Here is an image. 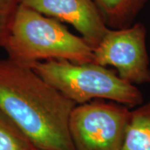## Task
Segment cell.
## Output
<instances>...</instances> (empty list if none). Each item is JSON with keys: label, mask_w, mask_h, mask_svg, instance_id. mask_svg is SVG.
Here are the masks:
<instances>
[{"label": "cell", "mask_w": 150, "mask_h": 150, "mask_svg": "<svg viewBox=\"0 0 150 150\" xmlns=\"http://www.w3.org/2000/svg\"><path fill=\"white\" fill-rule=\"evenodd\" d=\"M145 26L138 23L120 29L108 28L93 48V63L112 66L118 76L134 85L150 83Z\"/></svg>", "instance_id": "5"}, {"label": "cell", "mask_w": 150, "mask_h": 150, "mask_svg": "<svg viewBox=\"0 0 150 150\" xmlns=\"http://www.w3.org/2000/svg\"><path fill=\"white\" fill-rule=\"evenodd\" d=\"M26 135L0 111V150H35Z\"/></svg>", "instance_id": "9"}, {"label": "cell", "mask_w": 150, "mask_h": 150, "mask_svg": "<svg viewBox=\"0 0 150 150\" xmlns=\"http://www.w3.org/2000/svg\"><path fill=\"white\" fill-rule=\"evenodd\" d=\"M21 0H0V48H4Z\"/></svg>", "instance_id": "10"}, {"label": "cell", "mask_w": 150, "mask_h": 150, "mask_svg": "<svg viewBox=\"0 0 150 150\" xmlns=\"http://www.w3.org/2000/svg\"><path fill=\"white\" fill-rule=\"evenodd\" d=\"M122 150H150V100L131 110Z\"/></svg>", "instance_id": "8"}, {"label": "cell", "mask_w": 150, "mask_h": 150, "mask_svg": "<svg viewBox=\"0 0 150 150\" xmlns=\"http://www.w3.org/2000/svg\"><path fill=\"white\" fill-rule=\"evenodd\" d=\"M76 104L31 68L0 59V111L41 150H74L69 119Z\"/></svg>", "instance_id": "1"}, {"label": "cell", "mask_w": 150, "mask_h": 150, "mask_svg": "<svg viewBox=\"0 0 150 150\" xmlns=\"http://www.w3.org/2000/svg\"><path fill=\"white\" fill-rule=\"evenodd\" d=\"M21 5L72 25L93 48L108 30L93 0H21Z\"/></svg>", "instance_id": "6"}, {"label": "cell", "mask_w": 150, "mask_h": 150, "mask_svg": "<svg viewBox=\"0 0 150 150\" xmlns=\"http://www.w3.org/2000/svg\"><path fill=\"white\" fill-rule=\"evenodd\" d=\"M31 69L76 105L105 100L131 108L144 103L137 86L123 80L115 71L95 63L48 60L35 64Z\"/></svg>", "instance_id": "3"}, {"label": "cell", "mask_w": 150, "mask_h": 150, "mask_svg": "<svg viewBox=\"0 0 150 150\" xmlns=\"http://www.w3.org/2000/svg\"><path fill=\"white\" fill-rule=\"evenodd\" d=\"M8 59L32 68L39 62L67 60L93 63V48L71 33L62 22L20 5L4 46Z\"/></svg>", "instance_id": "2"}, {"label": "cell", "mask_w": 150, "mask_h": 150, "mask_svg": "<svg viewBox=\"0 0 150 150\" xmlns=\"http://www.w3.org/2000/svg\"><path fill=\"white\" fill-rule=\"evenodd\" d=\"M35 150H41V149H36Z\"/></svg>", "instance_id": "11"}, {"label": "cell", "mask_w": 150, "mask_h": 150, "mask_svg": "<svg viewBox=\"0 0 150 150\" xmlns=\"http://www.w3.org/2000/svg\"><path fill=\"white\" fill-rule=\"evenodd\" d=\"M131 110L110 101L76 105L69 119L74 150H122Z\"/></svg>", "instance_id": "4"}, {"label": "cell", "mask_w": 150, "mask_h": 150, "mask_svg": "<svg viewBox=\"0 0 150 150\" xmlns=\"http://www.w3.org/2000/svg\"><path fill=\"white\" fill-rule=\"evenodd\" d=\"M108 28L120 29L133 24L148 0H93Z\"/></svg>", "instance_id": "7"}]
</instances>
